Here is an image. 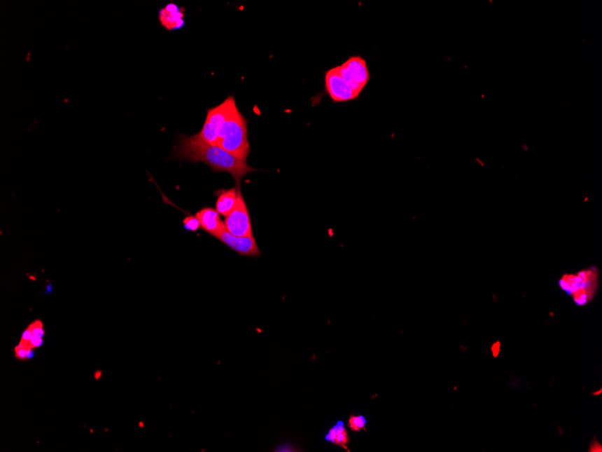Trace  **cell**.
Segmentation results:
<instances>
[{"instance_id": "3957f363", "label": "cell", "mask_w": 602, "mask_h": 452, "mask_svg": "<svg viewBox=\"0 0 602 452\" xmlns=\"http://www.w3.org/2000/svg\"><path fill=\"white\" fill-rule=\"evenodd\" d=\"M597 276L592 271H582L578 275L564 276L560 280V287L567 294L572 295L578 306H582L591 300L594 293Z\"/></svg>"}, {"instance_id": "9c48e42d", "label": "cell", "mask_w": 602, "mask_h": 452, "mask_svg": "<svg viewBox=\"0 0 602 452\" xmlns=\"http://www.w3.org/2000/svg\"><path fill=\"white\" fill-rule=\"evenodd\" d=\"M196 217L200 223V228L216 238L225 230L224 221H222L220 214L216 209L206 207L199 210Z\"/></svg>"}, {"instance_id": "5b68a950", "label": "cell", "mask_w": 602, "mask_h": 452, "mask_svg": "<svg viewBox=\"0 0 602 452\" xmlns=\"http://www.w3.org/2000/svg\"><path fill=\"white\" fill-rule=\"evenodd\" d=\"M225 231L236 237L253 236L252 222H251L248 208L242 196L239 193L236 208L225 217L224 221Z\"/></svg>"}, {"instance_id": "5bb4252c", "label": "cell", "mask_w": 602, "mask_h": 452, "mask_svg": "<svg viewBox=\"0 0 602 452\" xmlns=\"http://www.w3.org/2000/svg\"><path fill=\"white\" fill-rule=\"evenodd\" d=\"M500 343L498 341L492 346V353H493L494 357H497L498 353H500Z\"/></svg>"}, {"instance_id": "4fadbf2b", "label": "cell", "mask_w": 602, "mask_h": 452, "mask_svg": "<svg viewBox=\"0 0 602 452\" xmlns=\"http://www.w3.org/2000/svg\"><path fill=\"white\" fill-rule=\"evenodd\" d=\"M183 226L187 231L196 232L200 230V223L196 215H189L183 219Z\"/></svg>"}, {"instance_id": "6da1fadb", "label": "cell", "mask_w": 602, "mask_h": 452, "mask_svg": "<svg viewBox=\"0 0 602 452\" xmlns=\"http://www.w3.org/2000/svg\"><path fill=\"white\" fill-rule=\"evenodd\" d=\"M174 156L178 159L190 162H202L215 172H230L234 179L237 188H239L244 175L256 171V169L247 164L246 160L237 158L218 144H191L188 142L183 136H181L178 146L175 147Z\"/></svg>"}, {"instance_id": "30bf717a", "label": "cell", "mask_w": 602, "mask_h": 452, "mask_svg": "<svg viewBox=\"0 0 602 452\" xmlns=\"http://www.w3.org/2000/svg\"><path fill=\"white\" fill-rule=\"evenodd\" d=\"M240 188H231L228 190H219L216 194L218 200L216 210L219 214L227 217L236 208L239 197Z\"/></svg>"}, {"instance_id": "ba28073f", "label": "cell", "mask_w": 602, "mask_h": 452, "mask_svg": "<svg viewBox=\"0 0 602 452\" xmlns=\"http://www.w3.org/2000/svg\"><path fill=\"white\" fill-rule=\"evenodd\" d=\"M184 18L185 8L178 7L174 2L169 3L159 11L160 23L168 31L181 29L185 24Z\"/></svg>"}, {"instance_id": "8992f818", "label": "cell", "mask_w": 602, "mask_h": 452, "mask_svg": "<svg viewBox=\"0 0 602 452\" xmlns=\"http://www.w3.org/2000/svg\"><path fill=\"white\" fill-rule=\"evenodd\" d=\"M325 89L335 103L350 102L359 98L341 76L338 66L326 71Z\"/></svg>"}, {"instance_id": "7c38bea8", "label": "cell", "mask_w": 602, "mask_h": 452, "mask_svg": "<svg viewBox=\"0 0 602 452\" xmlns=\"http://www.w3.org/2000/svg\"><path fill=\"white\" fill-rule=\"evenodd\" d=\"M350 429L354 432H359L360 430L365 429L366 425V419L362 416H351L349 423H348Z\"/></svg>"}, {"instance_id": "7a4b0ae2", "label": "cell", "mask_w": 602, "mask_h": 452, "mask_svg": "<svg viewBox=\"0 0 602 452\" xmlns=\"http://www.w3.org/2000/svg\"><path fill=\"white\" fill-rule=\"evenodd\" d=\"M216 144L238 158L246 160L248 158L251 149L247 137V123L238 109L219 128Z\"/></svg>"}, {"instance_id": "277c9868", "label": "cell", "mask_w": 602, "mask_h": 452, "mask_svg": "<svg viewBox=\"0 0 602 452\" xmlns=\"http://www.w3.org/2000/svg\"><path fill=\"white\" fill-rule=\"evenodd\" d=\"M338 69L344 81L360 97L371 79L366 60L360 55L350 56Z\"/></svg>"}, {"instance_id": "8fae6325", "label": "cell", "mask_w": 602, "mask_h": 452, "mask_svg": "<svg viewBox=\"0 0 602 452\" xmlns=\"http://www.w3.org/2000/svg\"><path fill=\"white\" fill-rule=\"evenodd\" d=\"M326 439L332 442L333 444L341 446V447L346 448V445L349 444V436H348V433L346 428L344 427L343 423L340 422L337 425H335L333 428L330 429V431H329L327 436H326Z\"/></svg>"}, {"instance_id": "52a82bcc", "label": "cell", "mask_w": 602, "mask_h": 452, "mask_svg": "<svg viewBox=\"0 0 602 452\" xmlns=\"http://www.w3.org/2000/svg\"><path fill=\"white\" fill-rule=\"evenodd\" d=\"M218 240H220L222 243L227 245L230 249L236 251L241 256H261V252H260L259 247L257 246L253 235L250 237H236L225 230L219 235Z\"/></svg>"}]
</instances>
